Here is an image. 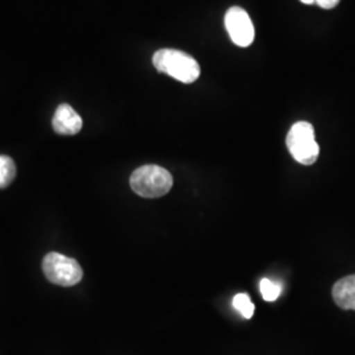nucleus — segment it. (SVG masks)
I'll return each instance as SVG.
<instances>
[{
	"mask_svg": "<svg viewBox=\"0 0 355 355\" xmlns=\"http://www.w3.org/2000/svg\"><path fill=\"white\" fill-rule=\"evenodd\" d=\"M286 142L293 159L299 164L309 166L318 161L320 146L315 139V129L311 123L299 121L293 124Z\"/></svg>",
	"mask_w": 355,
	"mask_h": 355,
	"instance_id": "obj_3",
	"label": "nucleus"
},
{
	"mask_svg": "<svg viewBox=\"0 0 355 355\" xmlns=\"http://www.w3.org/2000/svg\"><path fill=\"white\" fill-rule=\"evenodd\" d=\"M233 306L236 311H239L241 313L242 316L245 318H253L254 311H255V306H254L250 297L248 293H237L234 297H233Z\"/></svg>",
	"mask_w": 355,
	"mask_h": 355,
	"instance_id": "obj_9",
	"label": "nucleus"
},
{
	"mask_svg": "<svg viewBox=\"0 0 355 355\" xmlns=\"http://www.w3.org/2000/svg\"><path fill=\"white\" fill-rule=\"evenodd\" d=\"M42 270L49 282L62 287L76 286L83 278V270L78 261L64 254H46L42 261Z\"/></svg>",
	"mask_w": 355,
	"mask_h": 355,
	"instance_id": "obj_4",
	"label": "nucleus"
},
{
	"mask_svg": "<svg viewBox=\"0 0 355 355\" xmlns=\"http://www.w3.org/2000/svg\"><path fill=\"white\" fill-rule=\"evenodd\" d=\"M259 290L262 293V297L266 300V302H275L282 293V286L272 282V280L267 279L263 278L261 280V284H259Z\"/></svg>",
	"mask_w": 355,
	"mask_h": 355,
	"instance_id": "obj_10",
	"label": "nucleus"
},
{
	"mask_svg": "<svg viewBox=\"0 0 355 355\" xmlns=\"http://www.w3.org/2000/svg\"><path fill=\"white\" fill-rule=\"evenodd\" d=\"M334 303L345 311H355V275L345 277L333 287Z\"/></svg>",
	"mask_w": 355,
	"mask_h": 355,
	"instance_id": "obj_7",
	"label": "nucleus"
},
{
	"mask_svg": "<svg viewBox=\"0 0 355 355\" xmlns=\"http://www.w3.org/2000/svg\"><path fill=\"white\" fill-rule=\"evenodd\" d=\"M154 67L182 83H193L200 76V66L187 53L175 49H161L153 55Z\"/></svg>",
	"mask_w": 355,
	"mask_h": 355,
	"instance_id": "obj_1",
	"label": "nucleus"
},
{
	"mask_svg": "<svg viewBox=\"0 0 355 355\" xmlns=\"http://www.w3.org/2000/svg\"><path fill=\"white\" fill-rule=\"evenodd\" d=\"M304 4H318L324 10H331L334 8L341 0H300Z\"/></svg>",
	"mask_w": 355,
	"mask_h": 355,
	"instance_id": "obj_11",
	"label": "nucleus"
},
{
	"mask_svg": "<svg viewBox=\"0 0 355 355\" xmlns=\"http://www.w3.org/2000/svg\"><path fill=\"white\" fill-rule=\"evenodd\" d=\"M173 175L161 166H141L130 177V187L137 195L155 199L166 195L173 187Z\"/></svg>",
	"mask_w": 355,
	"mask_h": 355,
	"instance_id": "obj_2",
	"label": "nucleus"
},
{
	"mask_svg": "<svg viewBox=\"0 0 355 355\" xmlns=\"http://www.w3.org/2000/svg\"><path fill=\"white\" fill-rule=\"evenodd\" d=\"M16 177V165L8 155H0V190L7 189Z\"/></svg>",
	"mask_w": 355,
	"mask_h": 355,
	"instance_id": "obj_8",
	"label": "nucleus"
},
{
	"mask_svg": "<svg viewBox=\"0 0 355 355\" xmlns=\"http://www.w3.org/2000/svg\"><path fill=\"white\" fill-rule=\"evenodd\" d=\"M53 129L55 133L62 136H73L80 132L83 127L82 117L69 104H60L53 116Z\"/></svg>",
	"mask_w": 355,
	"mask_h": 355,
	"instance_id": "obj_6",
	"label": "nucleus"
},
{
	"mask_svg": "<svg viewBox=\"0 0 355 355\" xmlns=\"http://www.w3.org/2000/svg\"><path fill=\"white\" fill-rule=\"evenodd\" d=\"M225 28L230 40L241 48H248L253 44L255 37L253 21L241 7H232L225 13Z\"/></svg>",
	"mask_w": 355,
	"mask_h": 355,
	"instance_id": "obj_5",
	"label": "nucleus"
}]
</instances>
